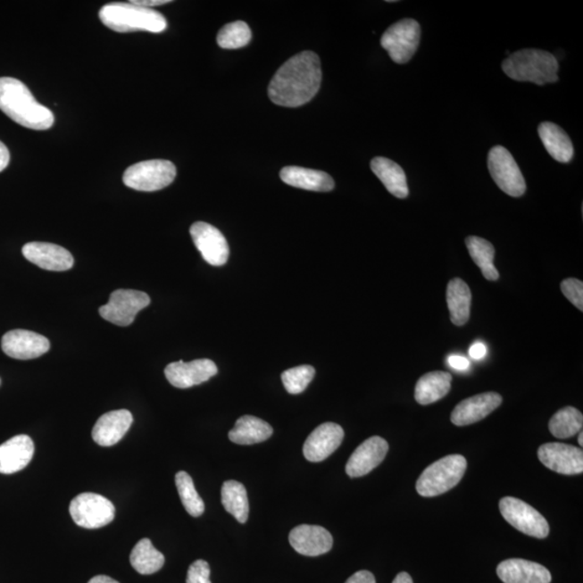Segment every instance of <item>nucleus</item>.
I'll use <instances>...</instances> for the list:
<instances>
[{"instance_id":"nucleus-1","label":"nucleus","mask_w":583,"mask_h":583,"mask_svg":"<svg viewBox=\"0 0 583 583\" xmlns=\"http://www.w3.org/2000/svg\"><path fill=\"white\" fill-rule=\"evenodd\" d=\"M321 80L319 56L312 51H304L292 56L278 70L268 87V96L279 106L305 105L316 96Z\"/></svg>"},{"instance_id":"nucleus-2","label":"nucleus","mask_w":583,"mask_h":583,"mask_svg":"<svg viewBox=\"0 0 583 583\" xmlns=\"http://www.w3.org/2000/svg\"><path fill=\"white\" fill-rule=\"evenodd\" d=\"M0 111L32 130H48L54 123V112L41 105L22 81L12 77L0 79Z\"/></svg>"},{"instance_id":"nucleus-3","label":"nucleus","mask_w":583,"mask_h":583,"mask_svg":"<svg viewBox=\"0 0 583 583\" xmlns=\"http://www.w3.org/2000/svg\"><path fill=\"white\" fill-rule=\"evenodd\" d=\"M100 20L113 32L162 33L167 29L166 18L156 10L137 6L133 3H112L103 6L99 12Z\"/></svg>"},{"instance_id":"nucleus-4","label":"nucleus","mask_w":583,"mask_h":583,"mask_svg":"<svg viewBox=\"0 0 583 583\" xmlns=\"http://www.w3.org/2000/svg\"><path fill=\"white\" fill-rule=\"evenodd\" d=\"M502 67L509 79L521 82L545 86L559 80V62L554 54L544 50H520L510 54Z\"/></svg>"},{"instance_id":"nucleus-5","label":"nucleus","mask_w":583,"mask_h":583,"mask_svg":"<svg viewBox=\"0 0 583 583\" xmlns=\"http://www.w3.org/2000/svg\"><path fill=\"white\" fill-rule=\"evenodd\" d=\"M467 471V461L462 455L443 457L421 473L416 484L422 497H436L456 487Z\"/></svg>"},{"instance_id":"nucleus-6","label":"nucleus","mask_w":583,"mask_h":583,"mask_svg":"<svg viewBox=\"0 0 583 583\" xmlns=\"http://www.w3.org/2000/svg\"><path fill=\"white\" fill-rule=\"evenodd\" d=\"M177 177V168L169 160H147L129 167L123 183L138 192H157L168 187Z\"/></svg>"},{"instance_id":"nucleus-7","label":"nucleus","mask_w":583,"mask_h":583,"mask_svg":"<svg viewBox=\"0 0 583 583\" xmlns=\"http://www.w3.org/2000/svg\"><path fill=\"white\" fill-rule=\"evenodd\" d=\"M70 513L80 528H104L115 519L116 509L111 500L95 493H82L71 500Z\"/></svg>"},{"instance_id":"nucleus-8","label":"nucleus","mask_w":583,"mask_h":583,"mask_svg":"<svg viewBox=\"0 0 583 583\" xmlns=\"http://www.w3.org/2000/svg\"><path fill=\"white\" fill-rule=\"evenodd\" d=\"M421 25L412 19H404L391 25L381 36L380 45L392 61L405 64L415 54L421 41Z\"/></svg>"},{"instance_id":"nucleus-9","label":"nucleus","mask_w":583,"mask_h":583,"mask_svg":"<svg viewBox=\"0 0 583 583\" xmlns=\"http://www.w3.org/2000/svg\"><path fill=\"white\" fill-rule=\"evenodd\" d=\"M500 513L510 525L530 537H548L550 528L544 515L523 500L504 497L499 503Z\"/></svg>"},{"instance_id":"nucleus-10","label":"nucleus","mask_w":583,"mask_h":583,"mask_svg":"<svg viewBox=\"0 0 583 583\" xmlns=\"http://www.w3.org/2000/svg\"><path fill=\"white\" fill-rule=\"evenodd\" d=\"M488 170L495 183L511 197H521L526 192L522 172L507 148L495 146L488 154Z\"/></svg>"},{"instance_id":"nucleus-11","label":"nucleus","mask_w":583,"mask_h":583,"mask_svg":"<svg viewBox=\"0 0 583 583\" xmlns=\"http://www.w3.org/2000/svg\"><path fill=\"white\" fill-rule=\"evenodd\" d=\"M151 304L148 294L137 290H116L111 294L110 301L99 309L103 319L118 327H129L137 314Z\"/></svg>"},{"instance_id":"nucleus-12","label":"nucleus","mask_w":583,"mask_h":583,"mask_svg":"<svg viewBox=\"0 0 583 583\" xmlns=\"http://www.w3.org/2000/svg\"><path fill=\"white\" fill-rule=\"evenodd\" d=\"M190 236L208 264L223 266L229 261V242L216 227L204 221H197L190 227Z\"/></svg>"},{"instance_id":"nucleus-13","label":"nucleus","mask_w":583,"mask_h":583,"mask_svg":"<svg viewBox=\"0 0 583 583\" xmlns=\"http://www.w3.org/2000/svg\"><path fill=\"white\" fill-rule=\"evenodd\" d=\"M216 374L218 366L209 359L194 360L188 363L180 360L179 362L170 363L164 370L169 383L179 389H187L205 383Z\"/></svg>"},{"instance_id":"nucleus-14","label":"nucleus","mask_w":583,"mask_h":583,"mask_svg":"<svg viewBox=\"0 0 583 583\" xmlns=\"http://www.w3.org/2000/svg\"><path fill=\"white\" fill-rule=\"evenodd\" d=\"M539 461L550 471L565 476L583 472V453L580 448L563 443H546L538 450Z\"/></svg>"},{"instance_id":"nucleus-15","label":"nucleus","mask_w":583,"mask_h":583,"mask_svg":"<svg viewBox=\"0 0 583 583\" xmlns=\"http://www.w3.org/2000/svg\"><path fill=\"white\" fill-rule=\"evenodd\" d=\"M2 348L10 358L32 360L48 353L50 342L43 335L27 329H13L4 335Z\"/></svg>"},{"instance_id":"nucleus-16","label":"nucleus","mask_w":583,"mask_h":583,"mask_svg":"<svg viewBox=\"0 0 583 583\" xmlns=\"http://www.w3.org/2000/svg\"><path fill=\"white\" fill-rule=\"evenodd\" d=\"M344 437L342 427L335 422H325L307 437L303 448L304 456L312 462H323L342 445Z\"/></svg>"},{"instance_id":"nucleus-17","label":"nucleus","mask_w":583,"mask_h":583,"mask_svg":"<svg viewBox=\"0 0 583 583\" xmlns=\"http://www.w3.org/2000/svg\"><path fill=\"white\" fill-rule=\"evenodd\" d=\"M25 259L50 271H66L74 266L70 251L48 242H29L22 249Z\"/></svg>"},{"instance_id":"nucleus-18","label":"nucleus","mask_w":583,"mask_h":583,"mask_svg":"<svg viewBox=\"0 0 583 583\" xmlns=\"http://www.w3.org/2000/svg\"><path fill=\"white\" fill-rule=\"evenodd\" d=\"M389 451L388 443L380 437H371L355 450L346 464V473L350 478L369 474L381 462Z\"/></svg>"},{"instance_id":"nucleus-19","label":"nucleus","mask_w":583,"mask_h":583,"mask_svg":"<svg viewBox=\"0 0 583 583\" xmlns=\"http://www.w3.org/2000/svg\"><path fill=\"white\" fill-rule=\"evenodd\" d=\"M503 404L502 396L497 392L471 396L463 400L454 409L451 421L456 426H468L484 420Z\"/></svg>"},{"instance_id":"nucleus-20","label":"nucleus","mask_w":583,"mask_h":583,"mask_svg":"<svg viewBox=\"0 0 583 583\" xmlns=\"http://www.w3.org/2000/svg\"><path fill=\"white\" fill-rule=\"evenodd\" d=\"M290 544L297 554L306 556H318L328 554L333 546V537L329 531L317 525H299L290 533Z\"/></svg>"},{"instance_id":"nucleus-21","label":"nucleus","mask_w":583,"mask_h":583,"mask_svg":"<svg viewBox=\"0 0 583 583\" xmlns=\"http://www.w3.org/2000/svg\"><path fill=\"white\" fill-rule=\"evenodd\" d=\"M133 422V416L127 410L108 412L97 420L93 427V440L103 447L117 445L121 440Z\"/></svg>"},{"instance_id":"nucleus-22","label":"nucleus","mask_w":583,"mask_h":583,"mask_svg":"<svg viewBox=\"0 0 583 583\" xmlns=\"http://www.w3.org/2000/svg\"><path fill=\"white\" fill-rule=\"evenodd\" d=\"M497 575L504 583H550L552 577L545 566L522 559L502 562Z\"/></svg>"},{"instance_id":"nucleus-23","label":"nucleus","mask_w":583,"mask_h":583,"mask_svg":"<svg viewBox=\"0 0 583 583\" xmlns=\"http://www.w3.org/2000/svg\"><path fill=\"white\" fill-rule=\"evenodd\" d=\"M34 442L29 436L20 435L0 446V473L12 474L23 471L32 462Z\"/></svg>"},{"instance_id":"nucleus-24","label":"nucleus","mask_w":583,"mask_h":583,"mask_svg":"<svg viewBox=\"0 0 583 583\" xmlns=\"http://www.w3.org/2000/svg\"><path fill=\"white\" fill-rule=\"evenodd\" d=\"M280 178L292 187L327 193L335 187L334 179L328 173L302 167H286L281 170Z\"/></svg>"},{"instance_id":"nucleus-25","label":"nucleus","mask_w":583,"mask_h":583,"mask_svg":"<svg viewBox=\"0 0 583 583\" xmlns=\"http://www.w3.org/2000/svg\"><path fill=\"white\" fill-rule=\"evenodd\" d=\"M371 169L395 197L404 199L409 196L406 175L398 163L388 158L376 157L371 162Z\"/></svg>"},{"instance_id":"nucleus-26","label":"nucleus","mask_w":583,"mask_h":583,"mask_svg":"<svg viewBox=\"0 0 583 583\" xmlns=\"http://www.w3.org/2000/svg\"><path fill=\"white\" fill-rule=\"evenodd\" d=\"M538 133L546 152L562 163H569L574 157V146L567 133L554 122H543L538 127Z\"/></svg>"},{"instance_id":"nucleus-27","label":"nucleus","mask_w":583,"mask_h":583,"mask_svg":"<svg viewBox=\"0 0 583 583\" xmlns=\"http://www.w3.org/2000/svg\"><path fill=\"white\" fill-rule=\"evenodd\" d=\"M272 427L265 421L251 415H246L236 421L229 431V440L239 446H252L262 443L272 436Z\"/></svg>"},{"instance_id":"nucleus-28","label":"nucleus","mask_w":583,"mask_h":583,"mask_svg":"<svg viewBox=\"0 0 583 583\" xmlns=\"http://www.w3.org/2000/svg\"><path fill=\"white\" fill-rule=\"evenodd\" d=\"M452 375L447 371H436L421 376L417 381L415 399L421 405H429L445 398L450 392Z\"/></svg>"},{"instance_id":"nucleus-29","label":"nucleus","mask_w":583,"mask_h":583,"mask_svg":"<svg viewBox=\"0 0 583 583\" xmlns=\"http://www.w3.org/2000/svg\"><path fill=\"white\" fill-rule=\"evenodd\" d=\"M472 294L471 287L462 279H453L447 285L446 302L452 322L462 327L471 317Z\"/></svg>"},{"instance_id":"nucleus-30","label":"nucleus","mask_w":583,"mask_h":583,"mask_svg":"<svg viewBox=\"0 0 583 583\" xmlns=\"http://www.w3.org/2000/svg\"><path fill=\"white\" fill-rule=\"evenodd\" d=\"M221 504L239 523L245 524L249 519V498L244 484L232 479L226 481L221 487Z\"/></svg>"},{"instance_id":"nucleus-31","label":"nucleus","mask_w":583,"mask_h":583,"mask_svg":"<svg viewBox=\"0 0 583 583\" xmlns=\"http://www.w3.org/2000/svg\"><path fill=\"white\" fill-rule=\"evenodd\" d=\"M131 565L138 574L152 575L164 565V556L148 538L139 540L130 555Z\"/></svg>"},{"instance_id":"nucleus-32","label":"nucleus","mask_w":583,"mask_h":583,"mask_svg":"<svg viewBox=\"0 0 583 583\" xmlns=\"http://www.w3.org/2000/svg\"><path fill=\"white\" fill-rule=\"evenodd\" d=\"M466 246L471 259L481 270L483 277L488 281L498 280L499 272L494 265L495 249L491 242L479 237L471 236L466 239Z\"/></svg>"},{"instance_id":"nucleus-33","label":"nucleus","mask_w":583,"mask_h":583,"mask_svg":"<svg viewBox=\"0 0 583 583\" xmlns=\"http://www.w3.org/2000/svg\"><path fill=\"white\" fill-rule=\"evenodd\" d=\"M583 416L581 412L572 406L564 407L551 418L549 429L557 438H569L582 430Z\"/></svg>"},{"instance_id":"nucleus-34","label":"nucleus","mask_w":583,"mask_h":583,"mask_svg":"<svg viewBox=\"0 0 583 583\" xmlns=\"http://www.w3.org/2000/svg\"><path fill=\"white\" fill-rule=\"evenodd\" d=\"M178 492L184 508L194 518H198L204 512V503L196 491L192 477L187 472L179 471L175 476Z\"/></svg>"},{"instance_id":"nucleus-35","label":"nucleus","mask_w":583,"mask_h":583,"mask_svg":"<svg viewBox=\"0 0 583 583\" xmlns=\"http://www.w3.org/2000/svg\"><path fill=\"white\" fill-rule=\"evenodd\" d=\"M251 29L244 21L226 24L218 34V44L223 49H239L250 44Z\"/></svg>"},{"instance_id":"nucleus-36","label":"nucleus","mask_w":583,"mask_h":583,"mask_svg":"<svg viewBox=\"0 0 583 583\" xmlns=\"http://www.w3.org/2000/svg\"><path fill=\"white\" fill-rule=\"evenodd\" d=\"M316 375L312 365H301L283 371L281 379L286 390L290 395H299L305 391Z\"/></svg>"},{"instance_id":"nucleus-37","label":"nucleus","mask_w":583,"mask_h":583,"mask_svg":"<svg viewBox=\"0 0 583 583\" xmlns=\"http://www.w3.org/2000/svg\"><path fill=\"white\" fill-rule=\"evenodd\" d=\"M561 290L572 305L579 309L580 312H583L582 281L575 278L566 279V280L561 283Z\"/></svg>"},{"instance_id":"nucleus-38","label":"nucleus","mask_w":583,"mask_h":583,"mask_svg":"<svg viewBox=\"0 0 583 583\" xmlns=\"http://www.w3.org/2000/svg\"><path fill=\"white\" fill-rule=\"evenodd\" d=\"M210 565L205 561H196L189 566L186 583H212L210 581Z\"/></svg>"},{"instance_id":"nucleus-39","label":"nucleus","mask_w":583,"mask_h":583,"mask_svg":"<svg viewBox=\"0 0 583 583\" xmlns=\"http://www.w3.org/2000/svg\"><path fill=\"white\" fill-rule=\"evenodd\" d=\"M346 583H376L375 577L368 571H360L349 578Z\"/></svg>"},{"instance_id":"nucleus-40","label":"nucleus","mask_w":583,"mask_h":583,"mask_svg":"<svg viewBox=\"0 0 583 583\" xmlns=\"http://www.w3.org/2000/svg\"><path fill=\"white\" fill-rule=\"evenodd\" d=\"M448 364H450L454 370L458 371L467 370L469 365H471L469 360L462 357V355H451V357L448 358Z\"/></svg>"},{"instance_id":"nucleus-41","label":"nucleus","mask_w":583,"mask_h":583,"mask_svg":"<svg viewBox=\"0 0 583 583\" xmlns=\"http://www.w3.org/2000/svg\"><path fill=\"white\" fill-rule=\"evenodd\" d=\"M487 346L482 343H476L471 346V350H469V354L474 360H481L487 355Z\"/></svg>"},{"instance_id":"nucleus-42","label":"nucleus","mask_w":583,"mask_h":583,"mask_svg":"<svg viewBox=\"0 0 583 583\" xmlns=\"http://www.w3.org/2000/svg\"><path fill=\"white\" fill-rule=\"evenodd\" d=\"M10 162V153L4 144L0 141V172L8 167Z\"/></svg>"},{"instance_id":"nucleus-43","label":"nucleus","mask_w":583,"mask_h":583,"mask_svg":"<svg viewBox=\"0 0 583 583\" xmlns=\"http://www.w3.org/2000/svg\"><path fill=\"white\" fill-rule=\"evenodd\" d=\"M137 6L152 8L156 6H162V4H166L170 3V0H136V2H131Z\"/></svg>"},{"instance_id":"nucleus-44","label":"nucleus","mask_w":583,"mask_h":583,"mask_svg":"<svg viewBox=\"0 0 583 583\" xmlns=\"http://www.w3.org/2000/svg\"><path fill=\"white\" fill-rule=\"evenodd\" d=\"M87 583H120L108 576H96Z\"/></svg>"},{"instance_id":"nucleus-45","label":"nucleus","mask_w":583,"mask_h":583,"mask_svg":"<svg viewBox=\"0 0 583 583\" xmlns=\"http://www.w3.org/2000/svg\"><path fill=\"white\" fill-rule=\"evenodd\" d=\"M392 583H412V577L407 574V572H400V574L395 578V580Z\"/></svg>"},{"instance_id":"nucleus-46","label":"nucleus","mask_w":583,"mask_h":583,"mask_svg":"<svg viewBox=\"0 0 583 583\" xmlns=\"http://www.w3.org/2000/svg\"><path fill=\"white\" fill-rule=\"evenodd\" d=\"M578 442H579V446H583V433L582 431L579 432V438H578Z\"/></svg>"}]
</instances>
